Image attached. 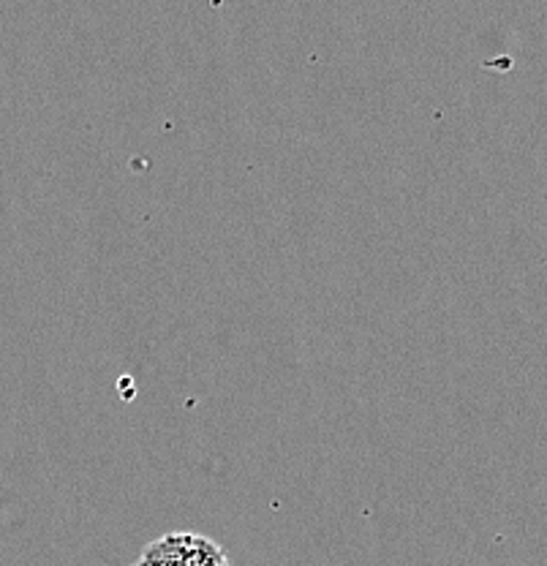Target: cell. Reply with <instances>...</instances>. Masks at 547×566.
I'll use <instances>...</instances> for the list:
<instances>
[{
  "instance_id": "obj_1",
  "label": "cell",
  "mask_w": 547,
  "mask_h": 566,
  "mask_svg": "<svg viewBox=\"0 0 547 566\" xmlns=\"http://www.w3.org/2000/svg\"><path fill=\"white\" fill-rule=\"evenodd\" d=\"M147 553L167 566H232L219 542L199 534H167L150 542Z\"/></svg>"
},
{
  "instance_id": "obj_2",
  "label": "cell",
  "mask_w": 547,
  "mask_h": 566,
  "mask_svg": "<svg viewBox=\"0 0 547 566\" xmlns=\"http://www.w3.org/2000/svg\"><path fill=\"white\" fill-rule=\"evenodd\" d=\"M132 566H167V564H164L161 562V558H156V556H152V553H143V556H139L137 558V562H134Z\"/></svg>"
}]
</instances>
